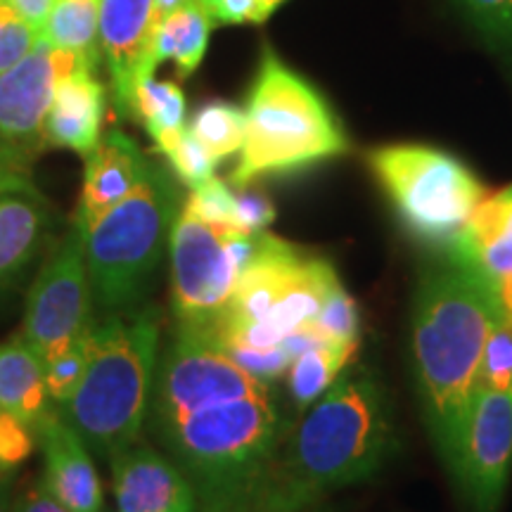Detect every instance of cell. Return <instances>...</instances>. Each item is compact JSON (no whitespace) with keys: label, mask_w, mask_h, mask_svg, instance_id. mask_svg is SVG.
Returning <instances> with one entry per match:
<instances>
[{"label":"cell","mask_w":512,"mask_h":512,"mask_svg":"<svg viewBox=\"0 0 512 512\" xmlns=\"http://www.w3.org/2000/svg\"><path fill=\"white\" fill-rule=\"evenodd\" d=\"M304 249L292 242L275 238V235L259 233L256 252L245 271L240 273L233 297L214 325L219 323H268L287 287L297 278L306 261ZM211 325V328H214Z\"/></svg>","instance_id":"obj_17"},{"label":"cell","mask_w":512,"mask_h":512,"mask_svg":"<svg viewBox=\"0 0 512 512\" xmlns=\"http://www.w3.org/2000/svg\"><path fill=\"white\" fill-rule=\"evenodd\" d=\"M15 475L0 479V512H17L15 510Z\"/></svg>","instance_id":"obj_40"},{"label":"cell","mask_w":512,"mask_h":512,"mask_svg":"<svg viewBox=\"0 0 512 512\" xmlns=\"http://www.w3.org/2000/svg\"><path fill=\"white\" fill-rule=\"evenodd\" d=\"M479 389H496V392L512 389V316L498 320L486 339L477 377V392Z\"/></svg>","instance_id":"obj_30"},{"label":"cell","mask_w":512,"mask_h":512,"mask_svg":"<svg viewBox=\"0 0 512 512\" xmlns=\"http://www.w3.org/2000/svg\"><path fill=\"white\" fill-rule=\"evenodd\" d=\"M155 309L110 313L93 325V356L76 392L57 406L100 458L112 460L140 441L159 361Z\"/></svg>","instance_id":"obj_4"},{"label":"cell","mask_w":512,"mask_h":512,"mask_svg":"<svg viewBox=\"0 0 512 512\" xmlns=\"http://www.w3.org/2000/svg\"><path fill=\"white\" fill-rule=\"evenodd\" d=\"M43 451L41 482L72 512H105V491L95 470L91 448L57 413L36 425Z\"/></svg>","instance_id":"obj_16"},{"label":"cell","mask_w":512,"mask_h":512,"mask_svg":"<svg viewBox=\"0 0 512 512\" xmlns=\"http://www.w3.org/2000/svg\"><path fill=\"white\" fill-rule=\"evenodd\" d=\"M181 214V192L169 171L147 164L131 195L86 233L93 297L110 313L136 311L152 290Z\"/></svg>","instance_id":"obj_6"},{"label":"cell","mask_w":512,"mask_h":512,"mask_svg":"<svg viewBox=\"0 0 512 512\" xmlns=\"http://www.w3.org/2000/svg\"><path fill=\"white\" fill-rule=\"evenodd\" d=\"M107 93L93 69H79L57 86L43 121V143L91 155L100 143Z\"/></svg>","instance_id":"obj_19"},{"label":"cell","mask_w":512,"mask_h":512,"mask_svg":"<svg viewBox=\"0 0 512 512\" xmlns=\"http://www.w3.org/2000/svg\"><path fill=\"white\" fill-rule=\"evenodd\" d=\"M159 17L155 0H100V48L112 74L114 105L136 117V86Z\"/></svg>","instance_id":"obj_13"},{"label":"cell","mask_w":512,"mask_h":512,"mask_svg":"<svg viewBox=\"0 0 512 512\" xmlns=\"http://www.w3.org/2000/svg\"><path fill=\"white\" fill-rule=\"evenodd\" d=\"M150 159L133 138L110 131L100 138L91 155H86L81 202L74 223L91 230L112 207L131 195Z\"/></svg>","instance_id":"obj_18"},{"label":"cell","mask_w":512,"mask_h":512,"mask_svg":"<svg viewBox=\"0 0 512 512\" xmlns=\"http://www.w3.org/2000/svg\"><path fill=\"white\" fill-rule=\"evenodd\" d=\"M0 411L17 415L36 430L50 415L46 361L29 347L22 335L0 347Z\"/></svg>","instance_id":"obj_21"},{"label":"cell","mask_w":512,"mask_h":512,"mask_svg":"<svg viewBox=\"0 0 512 512\" xmlns=\"http://www.w3.org/2000/svg\"><path fill=\"white\" fill-rule=\"evenodd\" d=\"M155 427L195 489L197 512H254L290 422L273 396L200 408Z\"/></svg>","instance_id":"obj_3"},{"label":"cell","mask_w":512,"mask_h":512,"mask_svg":"<svg viewBox=\"0 0 512 512\" xmlns=\"http://www.w3.org/2000/svg\"><path fill=\"white\" fill-rule=\"evenodd\" d=\"M259 233L216 226L181 209L171 230V299L181 328L209 332L256 252Z\"/></svg>","instance_id":"obj_8"},{"label":"cell","mask_w":512,"mask_h":512,"mask_svg":"<svg viewBox=\"0 0 512 512\" xmlns=\"http://www.w3.org/2000/svg\"><path fill=\"white\" fill-rule=\"evenodd\" d=\"M448 249L451 261L482 278L512 316V185L484 197Z\"/></svg>","instance_id":"obj_14"},{"label":"cell","mask_w":512,"mask_h":512,"mask_svg":"<svg viewBox=\"0 0 512 512\" xmlns=\"http://www.w3.org/2000/svg\"><path fill=\"white\" fill-rule=\"evenodd\" d=\"M12 472H15V470H5V467L0 465V479H5L8 475H12Z\"/></svg>","instance_id":"obj_43"},{"label":"cell","mask_w":512,"mask_h":512,"mask_svg":"<svg viewBox=\"0 0 512 512\" xmlns=\"http://www.w3.org/2000/svg\"><path fill=\"white\" fill-rule=\"evenodd\" d=\"M183 207L204 221L216 223V226L235 228V192L221 178L214 176L207 183L192 188Z\"/></svg>","instance_id":"obj_33"},{"label":"cell","mask_w":512,"mask_h":512,"mask_svg":"<svg viewBox=\"0 0 512 512\" xmlns=\"http://www.w3.org/2000/svg\"><path fill=\"white\" fill-rule=\"evenodd\" d=\"M211 27H214V19L202 0H190L183 8L159 19L138 83L155 76V69L166 60L176 64V72L183 79L195 74L209 48Z\"/></svg>","instance_id":"obj_20"},{"label":"cell","mask_w":512,"mask_h":512,"mask_svg":"<svg viewBox=\"0 0 512 512\" xmlns=\"http://www.w3.org/2000/svg\"><path fill=\"white\" fill-rule=\"evenodd\" d=\"M512 467V389H479L451 475L472 512H498Z\"/></svg>","instance_id":"obj_11"},{"label":"cell","mask_w":512,"mask_h":512,"mask_svg":"<svg viewBox=\"0 0 512 512\" xmlns=\"http://www.w3.org/2000/svg\"><path fill=\"white\" fill-rule=\"evenodd\" d=\"M12 5L19 10V15L27 19L29 24L41 31L43 24H46L48 12L53 8V0H10Z\"/></svg>","instance_id":"obj_39"},{"label":"cell","mask_w":512,"mask_h":512,"mask_svg":"<svg viewBox=\"0 0 512 512\" xmlns=\"http://www.w3.org/2000/svg\"><path fill=\"white\" fill-rule=\"evenodd\" d=\"M368 159L403 226L427 245L451 247L486 197L482 181L437 147L387 145Z\"/></svg>","instance_id":"obj_7"},{"label":"cell","mask_w":512,"mask_h":512,"mask_svg":"<svg viewBox=\"0 0 512 512\" xmlns=\"http://www.w3.org/2000/svg\"><path fill=\"white\" fill-rule=\"evenodd\" d=\"M254 3H259V8L266 12V17H271L273 12L285 3V0H254Z\"/></svg>","instance_id":"obj_42"},{"label":"cell","mask_w":512,"mask_h":512,"mask_svg":"<svg viewBox=\"0 0 512 512\" xmlns=\"http://www.w3.org/2000/svg\"><path fill=\"white\" fill-rule=\"evenodd\" d=\"M93 302L86 230L74 223L31 285L22 337L43 361H53L95 323Z\"/></svg>","instance_id":"obj_10"},{"label":"cell","mask_w":512,"mask_h":512,"mask_svg":"<svg viewBox=\"0 0 512 512\" xmlns=\"http://www.w3.org/2000/svg\"><path fill=\"white\" fill-rule=\"evenodd\" d=\"M245 143L233 185L247 188L256 178L290 174L349 150L335 112L304 76L264 48L249 91Z\"/></svg>","instance_id":"obj_5"},{"label":"cell","mask_w":512,"mask_h":512,"mask_svg":"<svg viewBox=\"0 0 512 512\" xmlns=\"http://www.w3.org/2000/svg\"><path fill=\"white\" fill-rule=\"evenodd\" d=\"M117 512H197L195 489L169 456L140 444L110 460Z\"/></svg>","instance_id":"obj_15"},{"label":"cell","mask_w":512,"mask_h":512,"mask_svg":"<svg viewBox=\"0 0 512 512\" xmlns=\"http://www.w3.org/2000/svg\"><path fill=\"white\" fill-rule=\"evenodd\" d=\"M41 41V31L19 15L10 0H0V74L24 60Z\"/></svg>","instance_id":"obj_32"},{"label":"cell","mask_w":512,"mask_h":512,"mask_svg":"<svg viewBox=\"0 0 512 512\" xmlns=\"http://www.w3.org/2000/svg\"><path fill=\"white\" fill-rule=\"evenodd\" d=\"M36 448V430L17 415L0 411V465L15 470Z\"/></svg>","instance_id":"obj_34"},{"label":"cell","mask_w":512,"mask_h":512,"mask_svg":"<svg viewBox=\"0 0 512 512\" xmlns=\"http://www.w3.org/2000/svg\"><path fill=\"white\" fill-rule=\"evenodd\" d=\"M185 3H190V0H155V8H157V17L162 19L169 15V12H174L178 8H183Z\"/></svg>","instance_id":"obj_41"},{"label":"cell","mask_w":512,"mask_h":512,"mask_svg":"<svg viewBox=\"0 0 512 512\" xmlns=\"http://www.w3.org/2000/svg\"><path fill=\"white\" fill-rule=\"evenodd\" d=\"M358 344H332L318 342L292 358L287 370V392L297 411L306 413L323 396L339 373L349 366Z\"/></svg>","instance_id":"obj_23"},{"label":"cell","mask_w":512,"mask_h":512,"mask_svg":"<svg viewBox=\"0 0 512 512\" xmlns=\"http://www.w3.org/2000/svg\"><path fill=\"white\" fill-rule=\"evenodd\" d=\"M309 325L332 344H358V330H361L358 306L342 283H337L328 292L323 306Z\"/></svg>","instance_id":"obj_29"},{"label":"cell","mask_w":512,"mask_h":512,"mask_svg":"<svg viewBox=\"0 0 512 512\" xmlns=\"http://www.w3.org/2000/svg\"><path fill=\"white\" fill-rule=\"evenodd\" d=\"M188 128L192 136L200 140L204 150L216 162H221L226 157L240 155L247 128L245 110L230 105V102H209L192 117Z\"/></svg>","instance_id":"obj_26"},{"label":"cell","mask_w":512,"mask_h":512,"mask_svg":"<svg viewBox=\"0 0 512 512\" xmlns=\"http://www.w3.org/2000/svg\"><path fill=\"white\" fill-rule=\"evenodd\" d=\"M41 38L50 46L88 57H100V0H53Z\"/></svg>","instance_id":"obj_24"},{"label":"cell","mask_w":512,"mask_h":512,"mask_svg":"<svg viewBox=\"0 0 512 512\" xmlns=\"http://www.w3.org/2000/svg\"><path fill=\"white\" fill-rule=\"evenodd\" d=\"M79 69L95 72V64L41 38L24 60L0 74V138L34 152L57 86Z\"/></svg>","instance_id":"obj_12"},{"label":"cell","mask_w":512,"mask_h":512,"mask_svg":"<svg viewBox=\"0 0 512 512\" xmlns=\"http://www.w3.org/2000/svg\"><path fill=\"white\" fill-rule=\"evenodd\" d=\"M223 351H226V354L233 358L242 370H245V373L266 384H271L278 380V377L287 375V370H290V363H292L290 351H287L283 344L268 351H256V349H223Z\"/></svg>","instance_id":"obj_36"},{"label":"cell","mask_w":512,"mask_h":512,"mask_svg":"<svg viewBox=\"0 0 512 512\" xmlns=\"http://www.w3.org/2000/svg\"><path fill=\"white\" fill-rule=\"evenodd\" d=\"M95 325V323H93ZM93 325L83 330L62 354L46 363V384L50 401L60 406L76 392L93 356Z\"/></svg>","instance_id":"obj_28"},{"label":"cell","mask_w":512,"mask_h":512,"mask_svg":"<svg viewBox=\"0 0 512 512\" xmlns=\"http://www.w3.org/2000/svg\"><path fill=\"white\" fill-rule=\"evenodd\" d=\"M505 316L491 287L451 261L422 278L413 309V358L432 437L448 470L463 446L486 339Z\"/></svg>","instance_id":"obj_2"},{"label":"cell","mask_w":512,"mask_h":512,"mask_svg":"<svg viewBox=\"0 0 512 512\" xmlns=\"http://www.w3.org/2000/svg\"><path fill=\"white\" fill-rule=\"evenodd\" d=\"M275 221V207L266 195L254 190L235 192V228L242 233H264Z\"/></svg>","instance_id":"obj_37"},{"label":"cell","mask_w":512,"mask_h":512,"mask_svg":"<svg viewBox=\"0 0 512 512\" xmlns=\"http://www.w3.org/2000/svg\"><path fill=\"white\" fill-rule=\"evenodd\" d=\"M31 157L27 147L0 138V195L3 192H38L31 178Z\"/></svg>","instance_id":"obj_35"},{"label":"cell","mask_w":512,"mask_h":512,"mask_svg":"<svg viewBox=\"0 0 512 512\" xmlns=\"http://www.w3.org/2000/svg\"><path fill=\"white\" fill-rule=\"evenodd\" d=\"M162 155L169 159L174 174L188 185V188H197V185L207 183L209 178H214L216 171V159L204 150L200 140L190 133V128H185L183 133L171 140L169 145H164Z\"/></svg>","instance_id":"obj_31"},{"label":"cell","mask_w":512,"mask_h":512,"mask_svg":"<svg viewBox=\"0 0 512 512\" xmlns=\"http://www.w3.org/2000/svg\"><path fill=\"white\" fill-rule=\"evenodd\" d=\"M264 396H271V384L245 373L207 332L178 325L157 361L150 399L152 425L219 403Z\"/></svg>","instance_id":"obj_9"},{"label":"cell","mask_w":512,"mask_h":512,"mask_svg":"<svg viewBox=\"0 0 512 512\" xmlns=\"http://www.w3.org/2000/svg\"><path fill=\"white\" fill-rule=\"evenodd\" d=\"M394 446L382 387L366 370L344 375L290 425L254 512H304L344 486L366 482Z\"/></svg>","instance_id":"obj_1"},{"label":"cell","mask_w":512,"mask_h":512,"mask_svg":"<svg viewBox=\"0 0 512 512\" xmlns=\"http://www.w3.org/2000/svg\"><path fill=\"white\" fill-rule=\"evenodd\" d=\"M48 230V207L41 192L0 195V285L15 280L31 264Z\"/></svg>","instance_id":"obj_22"},{"label":"cell","mask_w":512,"mask_h":512,"mask_svg":"<svg viewBox=\"0 0 512 512\" xmlns=\"http://www.w3.org/2000/svg\"><path fill=\"white\" fill-rule=\"evenodd\" d=\"M491 53L512 64V0H456Z\"/></svg>","instance_id":"obj_27"},{"label":"cell","mask_w":512,"mask_h":512,"mask_svg":"<svg viewBox=\"0 0 512 512\" xmlns=\"http://www.w3.org/2000/svg\"><path fill=\"white\" fill-rule=\"evenodd\" d=\"M15 510L17 512H72L57 501L43 486L41 477L36 482H27L22 489L15 491Z\"/></svg>","instance_id":"obj_38"},{"label":"cell","mask_w":512,"mask_h":512,"mask_svg":"<svg viewBox=\"0 0 512 512\" xmlns=\"http://www.w3.org/2000/svg\"><path fill=\"white\" fill-rule=\"evenodd\" d=\"M185 114H188V107H185L181 86L171 81H157L155 76L138 83L136 119L143 121L147 136L155 140L157 150H162L188 128Z\"/></svg>","instance_id":"obj_25"}]
</instances>
